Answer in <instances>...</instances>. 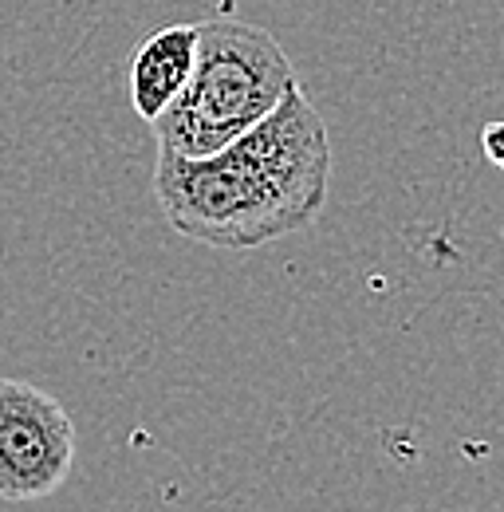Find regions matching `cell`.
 Segmentation results:
<instances>
[{
  "mask_svg": "<svg viewBox=\"0 0 504 512\" xmlns=\"http://www.w3.org/2000/svg\"><path fill=\"white\" fill-rule=\"evenodd\" d=\"M154 193L170 229L213 249H260L308 229L331 193V134L296 83L229 146L182 158L158 150Z\"/></svg>",
  "mask_w": 504,
  "mask_h": 512,
  "instance_id": "obj_1",
  "label": "cell"
},
{
  "mask_svg": "<svg viewBox=\"0 0 504 512\" xmlns=\"http://www.w3.org/2000/svg\"><path fill=\"white\" fill-rule=\"evenodd\" d=\"M296 83V67L268 28L237 16H209L197 24V56L186 87L150 123L158 150L205 158L264 123Z\"/></svg>",
  "mask_w": 504,
  "mask_h": 512,
  "instance_id": "obj_2",
  "label": "cell"
},
{
  "mask_svg": "<svg viewBox=\"0 0 504 512\" xmlns=\"http://www.w3.org/2000/svg\"><path fill=\"white\" fill-rule=\"evenodd\" d=\"M75 465V426L56 394L0 379V501H44Z\"/></svg>",
  "mask_w": 504,
  "mask_h": 512,
  "instance_id": "obj_3",
  "label": "cell"
},
{
  "mask_svg": "<svg viewBox=\"0 0 504 512\" xmlns=\"http://www.w3.org/2000/svg\"><path fill=\"white\" fill-rule=\"evenodd\" d=\"M197 56V24H170L146 36L130 60V103L138 119L154 123L186 87Z\"/></svg>",
  "mask_w": 504,
  "mask_h": 512,
  "instance_id": "obj_4",
  "label": "cell"
},
{
  "mask_svg": "<svg viewBox=\"0 0 504 512\" xmlns=\"http://www.w3.org/2000/svg\"><path fill=\"white\" fill-rule=\"evenodd\" d=\"M481 150L497 170H504V123H489L481 130Z\"/></svg>",
  "mask_w": 504,
  "mask_h": 512,
  "instance_id": "obj_5",
  "label": "cell"
}]
</instances>
